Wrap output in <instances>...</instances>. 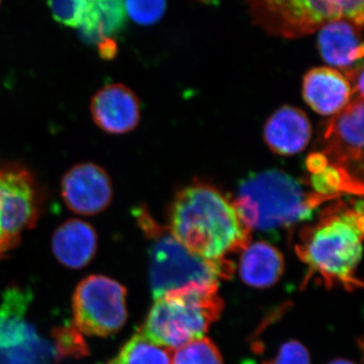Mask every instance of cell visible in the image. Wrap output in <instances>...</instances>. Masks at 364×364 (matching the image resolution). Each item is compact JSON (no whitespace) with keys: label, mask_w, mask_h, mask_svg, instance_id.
Listing matches in <instances>:
<instances>
[{"label":"cell","mask_w":364,"mask_h":364,"mask_svg":"<svg viewBox=\"0 0 364 364\" xmlns=\"http://www.w3.org/2000/svg\"><path fill=\"white\" fill-rule=\"evenodd\" d=\"M223 309L218 284H189L155 299L140 331L155 343L176 350L205 337Z\"/></svg>","instance_id":"5"},{"label":"cell","mask_w":364,"mask_h":364,"mask_svg":"<svg viewBox=\"0 0 364 364\" xmlns=\"http://www.w3.org/2000/svg\"><path fill=\"white\" fill-rule=\"evenodd\" d=\"M312 136L310 119L301 109L282 107L268 119L264 127V140L268 147L282 156L301 152Z\"/></svg>","instance_id":"15"},{"label":"cell","mask_w":364,"mask_h":364,"mask_svg":"<svg viewBox=\"0 0 364 364\" xmlns=\"http://www.w3.org/2000/svg\"><path fill=\"white\" fill-rule=\"evenodd\" d=\"M127 25L124 0H91L90 9L78 28L83 40L93 44L114 40Z\"/></svg>","instance_id":"18"},{"label":"cell","mask_w":364,"mask_h":364,"mask_svg":"<svg viewBox=\"0 0 364 364\" xmlns=\"http://www.w3.org/2000/svg\"><path fill=\"white\" fill-rule=\"evenodd\" d=\"M0 2H1V0H0Z\"/></svg>","instance_id":"27"},{"label":"cell","mask_w":364,"mask_h":364,"mask_svg":"<svg viewBox=\"0 0 364 364\" xmlns=\"http://www.w3.org/2000/svg\"><path fill=\"white\" fill-rule=\"evenodd\" d=\"M233 202L249 229L272 231L310 219L318 205L329 200L286 172L272 169L244 179Z\"/></svg>","instance_id":"3"},{"label":"cell","mask_w":364,"mask_h":364,"mask_svg":"<svg viewBox=\"0 0 364 364\" xmlns=\"http://www.w3.org/2000/svg\"><path fill=\"white\" fill-rule=\"evenodd\" d=\"M134 215L149 241V275L153 298L189 284H218L233 275L234 263L208 260L184 247L166 226H162L141 205Z\"/></svg>","instance_id":"4"},{"label":"cell","mask_w":364,"mask_h":364,"mask_svg":"<svg viewBox=\"0 0 364 364\" xmlns=\"http://www.w3.org/2000/svg\"><path fill=\"white\" fill-rule=\"evenodd\" d=\"M263 364H312L310 354L303 344L296 340L287 342L280 347L275 358Z\"/></svg>","instance_id":"24"},{"label":"cell","mask_w":364,"mask_h":364,"mask_svg":"<svg viewBox=\"0 0 364 364\" xmlns=\"http://www.w3.org/2000/svg\"><path fill=\"white\" fill-rule=\"evenodd\" d=\"M31 294L11 287L0 303V364H50L54 347L26 320Z\"/></svg>","instance_id":"8"},{"label":"cell","mask_w":364,"mask_h":364,"mask_svg":"<svg viewBox=\"0 0 364 364\" xmlns=\"http://www.w3.org/2000/svg\"><path fill=\"white\" fill-rule=\"evenodd\" d=\"M361 202L328 205L317 221L299 232L296 253L308 267L304 286L312 277L328 289L349 291L363 287L358 269L363 257V212Z\"/></svg>","instance_id":"1"},{"label":"cell","mask_w":364,"mask_h":364,"mask_svg":"<svg viewBox=\"0 0 364 364\" xmlns=\"http://www.w3.org/2000/svg\"><path fill=\"white\" fill-rule=\"evenodd\" d=\"M361 31L355 23L337 20L318 30V49L328 64L347 71L363 64V44Z\"/></svg>","instance_id":"14"},{"label":"cell","mask_w":364,"mask_h":364,"mask_svg":"<svg viewBox=\"0 0 364 364\" xmlns=\"http://www.w3.org/2000/svg\"><path fill=\"white\" fill-rule=\"evenodd\" d=\"M93 122L105 133L124 135L140 122V102L134 91L121 83L105 85L90 102Z\"/></svg>","instance_id":"12"},{"label":"cell","mask_w":364,"mask_h":364,"mask_svg":"<svg viewBox=\"0 0 364 364\" xmlns=\"http://www.w3.org/2000/svg\"><path fill=\"white\" fill-rule=\"evenodd\" d=\"M55 355L59 358H80L88 354L87 346L83 341L82 334L73 326L62 327L54 332Z\"/></svg>","instance_id":"22"},{"label":"cell","mask_w":364,"mask_h":364,"mask_svg":"<svg viewBox=\"0 0 364 364\" xmlns=\"http://www.w3.org/2000/svg\"><path fill=\"white\" fill-rule=\"evenodd\" d=\"M97 248V232L82 220H68L53 235V252L62 264L73 269L87 265L95 257Z\"/></svg>","instance_id":"16"},{"label":"cell","mask_w":364,"mask_h":364,"mask_svg":"<svg viewBox=\"0 0 364 364\" xmlns=\"http://www.w3.org/2000/svg\"><path fill=\"white\" fill-rule=\"evenodd\" d=\"M61 196L67 207L76 214H100L112 200L111 177L100 165L80 163L69 169L62 178Z\"/></svg>","instance_id":"11"},{"label":"cell","mask_w":364,"mask_h":364,"mask_svg":"<svg viewBox=\"0 0 364 364\" xmlns=\"http://www.w3.org/2000/svg\"><path fill=\"white\" fill-rule=\"evenodd\" d=\"M245 4L254 25L287 39L310 35L333 21L363 25V0H245Z\"/></svg>","instance_id":"6"},{"label":"cell","mask_w":364,"mask_h":364,"mask_svg":"<svg viewBox=\"0 0 364 364\" xmlns=\"http://www.w3.org/2000/svg\"><path fill=\"white\" fill-rule=\"evenodd\" d=\"M16 244H18V242L11 239V237L4 231L1 225H0V257H1L4 253L7 252V251L13 249Z\"/></svg>","instance_id":"25"},{"label":"cell","mask_w":364,"mask_h":364,"mask_svg":"<svg viewBox=\"0 0 364 364\" xmlns=\"http://www.w3.org/2000/svg\"><path fill=\"white\" fill-rule=\"evenodd\" d=\"M284 272V256L272 244L263 241L250 242L242 250L239 275L244 284L265 289L277 284Z\"/></svg>","instance_id":"17"},{"label":"cell","mask_w":364,"mask_h":364,"mask_svg":"<svg viewBox=\"0 0 364 364\" xmlns=\"http://www.w3.org/2000/svg\"><path fill=\"white\" fill-rule=\"evenodd\" d=\"M126 289L104 275H90L73 296L74 324L81 334L107 337L126 324Z\"/></svg>","instance_id":"7"},{"label":"cell","mask_w":364,"mask_h":364,"mask_svg":"<svg viewBox=\"0 0 364 364\" xmlns=\"http://www.w3.org/2000/svg\"><path fill=\"white\" fill-rule=\"evenodd\" d=\"M41 193L32 172L21 164L0 166V225L11 239L35 226L40 218Z\"/></svg>","instance_id":"9"},{"label":"cell","mask_w":364,"mask_h":364,"mask_svg":"<svg viewBox=\"0 0 364 364\" xmlns=\"http://www.w3.org/2000/svg\"><path fill=\"white\" fill-rule=\"evenodd\" d=\"M327 364H355L352 363L350 360H347V359L343 358H337L334 359V360L330 361L329 363Z\"/></svg>","instance_id":"26"},{"label":"cell","mask_w":364,"mask_h":364,"mask_svg":"<svg viewBox=\"0 0 364 364\" xmlns=\"http://www.w3.org/2000/svg\"><path fill=\"white\" fill-rule=\"evenodd\" d=\"M170 233L191 252L208 260L227 259L251 241L233 200L203 182L182 188L169 210Z\"/></svg>","instance_id":"2"},{"label":"cell","mask_w":364,"mask_h":364,"mask_svg":"<svg viewBox=\"0 0 364 364\" xmlns=\"http://www.w3.org/2000/svg\"><path fill=\"white\" fill-rule=\"evenodd\" d=\"M303 95L309 107L322 116H334L352 100L351 86L338 69L318 67L304 77Z\"/></svg>","instance_id":"13"},{"label":"cell","mask_w":364,"mask_h":364,"mask_svg":"<svg viewBox=\"0 0 364 364\" xmlns=\"http://www.w3.org/2000/svg\"><path fill=\"white\" fill-rule=\"evenodd\" d=\"M172 364H224L212 340L202 337L172 352Z\"/></svg>","instance_id":"20"},{"label":"cell","mask_w":364,"mask_h":364,"mask_svg":"<svg viewBox=\"0 0 364 364\" xmlns=\"http://www.w3.org/2000/svg\"><path fill=\"white\" fill-rule=\"evenodd\" d=\"M321 152L330 163L358 177L363 160V97L354 98L332 116L326 126Z\"/></svg>","instance_id":"10"},{"label":"cell","mask_w":364,"mask_h":364,"mask_svg":"<svg viewBox=\"0 0 364 364\" xmlns=\"http://www.w3.org/2000/svg\"><path fill=\"white\" fill-rule=\"evenodd\" d=\"M127 14L139 25H154L166 11V0H124Z\"/></svg>","instance_id":"23"},{"label":"cell","mask_w":364,"mask_h":364,"mask_svg":"<svg viewBox=\"0 0 364 364\" xmlns=\"http://www.w3.org/2000/svg\"><path fill=\"white\" fill-rule=\"evenodd\" d=\"M91 0H48L53 18L61 25L79 28L90 9Z\"/></svg>","instance_id":"21"},{"label":"cell","mask_w":364,"mask_h":364,"mask_svg":"<svg viewBox=\"0 0 364 364\" xmlns=\"http://www.w3.org/2000/svg\"><path fill=\"white\" fill-rule=\"evenodd\" d=\"M172 352L139 330L109 364H172Z\"/></svg>","instance_id":"19"}]
</instances>
